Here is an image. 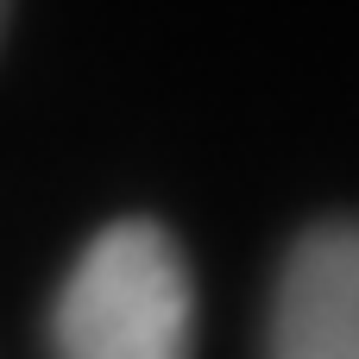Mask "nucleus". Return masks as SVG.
<instances>
[{
  "instance_id": "obj_2",
  "label": "nucleus",
  "mask_w": 359,
  "mask_h": 359,
  "mask_svg": "<svg viewBox=\"0 0 359 359\" xmlns=\"http://www.w3.org/2000/svg\"><path fill=\"white\" fill-rule=\"evenodd\" d=\"M265 359H359V215L303 227L278 265Z\"/></svg>"
},
{
  "instance_id": "obj_3",
  "label": "nucleus",
  "mask_w": 359,
  "mask_h": 359,
  "mask_svg": "<svg viewBox=\"0 0 359 359\" xmlns=\"http://www.w3.org/2000/svg\"><path fill=\"white\" fill-rule=\"evenodd\" d=\"M6 13H13V0H0V32H6Z\"/></svg>"
},
{
  "instance_id": "obj_1",
  "label": "nucleus",
  "mask_w": 359,
  "mask_h": 359,
  "mask_svg": "<svg viewBox=\"0 0 359 359\" xmlns=\"http://www.w3.org/2000/svg\"><path fill=\"white\" fill-rule=\"evenodd\" d=\"M50 359H196V278L151 215L107 221L50 303Z\"/></svg>"
}]
</instances>
